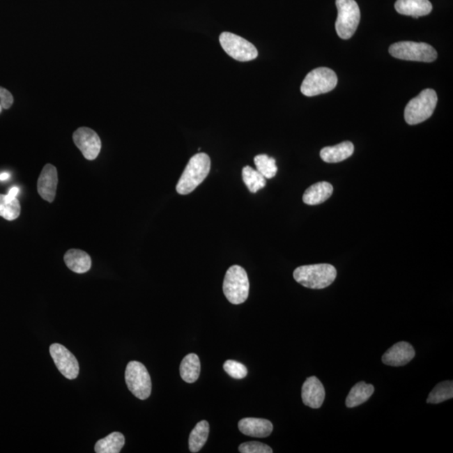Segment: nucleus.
<instances>
[{
    "instance_id": "obj_1",
    "label": "nucleus",
    "mask_w": 453,
    "mask_h": 453,
    "mask_svg": "<svg viewBox=\"0 0 453 453\" xmlns=\"http://www.w3.org/2000/svg\"><path fill=\"white\" fill-rule=\"evenodd\" d=\"M211 169V160L205 153L193 155L176 185V192L181 195L191 192L207 178Z\"/></svg>"
},
{
    "instance_id": "obj_2",
    "label": "nucleus",
    "mask_w": 453,
    "mask_h": 453,
    "mask_svg": "<svg viewBox=\"0 0 453 453\" xmlns=\"http://www.w3.org/2000/svg\"><path fill=\"white\" fill-rule=\"evenodd\" d=\"M293 277L296 282L309 289L320 290L332 285L337 277V270L329 263L303 266L296 268Z\"/></svg>"
},
{
    "instance_id": "obj_3",
    "label": "nucleus",
    "mask_w": 453,
    "mask_h": 453,
    "mask_svg": "<svg viewBox=\"0 0 453 453\" xmlns=\"http://www.w3.org/2000/svg\"><path fill=\"white\" fill-rule=\"evenodd\" d=\"M224 293L229 302L234 305L244 303L249 298V282L244 268L233 266L226 272Z\"/></svg>"
},
{
    "instance_id": "obj_4",
    "label": "nucleus",
    "mask_w": 453,
    "mask_h": 453,
    "mask_svg": "<svg viewBox=\"0 0 453 453\" xmlns=\"http://www.w3.org/2000/svg\"><path fill=\"white\" fill-rule=\"evenodd\" d=\"M438 100V94L433 89L422 91L406 107L405 119L408 125H418L429 118L434 112Z\"/></svg>"
},
{
    "instance_id": "obj_5",
    "label": "nucleus",
    "mask_w": 453,
    "mask_h": 453,
    "mask_svg": "<svg viewBox=\"0 0 453 453\" xmlns=\"http://www.w3.org/2000/svg\"><path fill=\"white\" fill-rule=\"evenodd\" d=\"M337 19L335 28L341 39L348 40L355 33L360 22V10L355 0H336Z\"/></svg>"
},
{
    "instance_id": "obj_6",
    "label": "nucleus",
    "mask_w": 453,
    "mask_h": 453,
    "mask_svg": "<svg viewBox=\"0 0 453 453\" xmlns=\"http://www.w3.org/2000/svg\"><path fill=\"white\" fill-rule=\"evenodd\" d=\"M337 77L332 69L318 68L309 72L300 86V92L307 97L320 95L336 88Z\"/></svg>"
},
{
    "instance_id": "obj_7",
    "label": "nucleus",
    "mask_w": 453,
    "mask_h": 453,
    "mask_svg": "<svg viewBox=\"0 0 453 453\" xmlns=\"http://www.w3.org/2000/svg\"><path fill=\"white\" fill-rule=\"evenodd\" d=\"M390 55L394 59L431 63L438 59V53L431 45L413 41H401L390 45Z\"/></svg>"
},
{
    "instance_id": "obj_8",
    "label": "nucleus",
    "mask_w": 453,
    "mask_h": 453,
    "mask_svg": "<svg viewBox=\"0 0 453 453\" xmlns=\"http://www.w3.org/2000/svg\"><path fill=\"white\" fill-rule=\"evenodd\" d=\"M125 381L130 392L141 401L150 397L152 384L146 366L137 361H131L125 370Z\"/></svg>"
},
{
    "instance_id": "obj_9",
    "label": "nucleus",
    "mask_w": 453,
    "mask_h": 453,
    "mask_svg": "<svg viewBox=\"0 0 453 453\" xmlns=\"http://www.w3.org/2000/svg\"><path fill=\"white\" fill-rule=\"evenodd\" d=\"M220 41L227 54L233 59L249 61L257 59L256 47L241 36L230 32H222L220 36Z\"/></svg>"
},
{
    "instance_id": "obj_10",
    "label": "nucleus",
    "mask_w": 453,
    "mask_h": 453,
    "mask_svg": "<svg viewBox=\"0 0 453 453\" xmlns=\"http://www.w3.org/2000/svg\"><path fill=\"white\" fill-rule=\"evenodd\" d=\"M50 353L57 369L68 380H75L79 374V364L73 354L67 348L59 344H53Z\"/></svg>"
},
{
    "instance_id": "obj_11",
    "label": "nucleus",
    "mask_w": 453,
    "mask_h": 453,
    "mask_svg": "<svg viewBox=\"0 0 453 453\" xmlns=\"http://www.w3.org/2000/svg\"><path fill=\"white\" fill-rule=\"evenodd\" d=\"M73 141L86 160H95L100 153L102 143L100 136L89 128L82 127L74 132Z\"/></svg>"
},
{
    "instance_id": "obj_12",
    "label": "nucleus",
    "mask_w": 453,
    "mask_h": 453,
    "mask_svg": "<svg viewBox=\"0 0 453 453\" xmlns=\"http://www.w3.org/2000/svg\"><path fill=\"white\" fill-rule=\"evenodd\" d=\"M59 175L53 164H47L43 169L37 183V190L41 197L49 203L55 200Z\"/></svg>"
},
{
    "instance_id": "obj_13",
    "label": "nucleus",
    "mask_w": 453,
    "mask_h": 453,
    "mask_svg": "<svg viewBox=\"0 0 453 453\" xmlns=\"http://www.w3.org/2000/svg\"><path fill=\"white\" fill-rule=\"evenodd\" d=\"M415 355L413 345L406 341H399L387 350L382 356V362L385 364L399 367L410 362Z\"/></svg>"
},
{
    "instance_id": "obj_14",
    "label": "nucleus",
    "mask_w": 453,
    "mask_h": 453,
    "mask_svg": "<svg viewBox=\"0 0 453 453\" xmlns=\"http://www.w3.org/2000/svg\"><path fill=\"white\" fill-rule=\"evenodd\" d=\"M302 399L305 406L318 409L325 399L324 387L318 378L312 376L307 378L302 388Z\"/></svg>"
},
{
    "instance_id": "obj_15",
    "label": "nucleus",
    "mask_w": 453,
    "mask_h": 453,
    "mask_svg": "<svg viewBox=\"0 0 453 453\" xmlns=\"http://www.w3.org/2000/svg\"><path fill=\"white\" fill-rule=\"evenodd\" d=\"M238 429L246 436L263 438L272 433L273 425L266 419L244 418L238 422Z\"/></svg>"
},
{
    "instance_id": "obj_16",
    "label": "nucleus",
    "mask_w": 453,
    "mask_h": 453,
    "mask_svg": "<svg viewBox=\"0 0 453 453\" xmlns=\"http://www.w3.org/2000/svg\"><path fill=\"white\" fill-rule=\"evenodd\" d=\"M399 14L419 18L429 15L432 6L429 0H397L394 5Z\"/></svg>"
},
{
    "instance_id": "obj_17",
    "label": "nucleus",
    "mask_w": 453,
    "mask_h": 453,
    "mask_svg": "<svg viewBox=\"0 0 453 453\" xmlns=\"http://www.w3.org/2000/svg\"><path fill=\"white\" fill-rule=\"evenodd\" d=\"M64 261L68 269L77 274L86 273L92 266L89 254L80 249H69L64 255Z\"/></svg>"
},
{
    "instance_id": "obj_18",
    "label": "nucleus",
    "mask_w": 453,
    "mask_h": 453,
    "mask_svg": "<svg viewBox=\"0 0 453 453\" xmlns=\"http://www.w3.org/2000/svg\"><path fill=\"white\" fill-rule=\"evenodd\" d=\"M353 144L350 141H344L335 146L323 148L320 152V156L325 162L339 163L349 158L353 154Z\"/></svg>"
},
{
    "instance_id": "obj_19",
    "label": "nucleus",
    "mask_w": 453,
    "mask_h": 453,
    "mask_svg": "<svg viewBox=\"0 0 453 453\" xmlns=\"http://www.w3.org/2000/svg\"><path fill=\"white\" fill-rule=\"evenodd\" d=\"M333 192L332 185L327 181H321L312 185L305 192L302 199L304 204L314 206L326 201Z\"/></svg>"
},
{
    "instance_id": "obj_20",
    "label": "nucleus",
    "mask_w": 453,
    "mask_h": 453,
    "mask_svg": "<svg viewBox=\"0 0 453 453\" xmlns=\"http://www.w3.org/2000/svg\"><path fill=\"white\" fill-rule=\"evenodd\" d=\"M201 373V362L195 353L188 354L181 361L180 374L185 382L192 384L199 380Z\"/></svg>"
},
{
    "instance_id": "obj_21",
    "label": "nucleus",
    "mask_w": 453,
    "mask_h": 453,
    "mask_svg": "<svg viewBox=\"0 0 453 453\" xmlns=\"http://www.w3.org/2000/svg\"><path fill=\"white\" fill-rule=\"evenodd\" d=\"M374 392V387L372 385L366 384L364 382L358 383L354 385L346 399V406L348 408H354L365 403L372 397Z\"/></svg>"
},
{
    "instance_id": "obj_22",
    "label": "nucleus",
    "mask_w": 453,
    "mask_h": 453,
    "mask_svg": "<svg viewBox=\"0 0 453 453\" xmlns=\"http://www.w3.org/2000/svg\"><path fill=\"white\" fill-rule=\"evenodd\" d=\"M125 444V436L121 432H113L106 438L98 440L95 445L97 453H119Z\"/></svg>"
},
{
    "instance_id": "obj_23",
    "label": "nucleus",
    "mask_w": 453,
    "mask_h": 453,
    "mask_svg": "<svg viewBox=\"0 0 453 453\" xmlns=\"http://www.w3.org/2000/svg\"><path fill=\"white\" fill-rule=\"evenodd\" d=\"M210 427L207 421H201L193 428L189 436V449L191 452H199L207 443Z\"/></svg>"
},
{
    "instance_id": "obj_24",
    "label": "nucleus",
    "mask_w": 453,
    "mask_h": 453,
    "mask_svg": "<svg viewBox=\"0 0 453 453\" xmlns=\"http://www.w3.org/2000/svg\"><path fill=\"white\" fill-rule=\"evenodd\" d=\"M20 210L17 197L0 194V216L8 221H13L19 217Z\"/></svg>"
},
{
    "instance_id": "obj_25",
    "label": "nucleus",
    "mask_w": 453,
    "mask_h": 453,
    "mask_svg": "<svg viewBox=\"0 0 453 453\" xmlns=\"http://www.w3.org/2000/svg\"><path fill=\"white\" fill-rule=\"evenodd\" d=\"M243 181L250 192L256 193L266 187V179L257 170L247 166L242 171Z\"/></svg>"
},
{
    "instance_id": "obj_26",
    "label": "nucleus",
    "mask_w": 453,
    "mask_h": 453,
    "mask_svg": "<svg viewBox=\"0 0 453 453\" xmlns=\"http://www.w3.org/2000/svg\"><path fill=\"white\" fill-rule=\"evenodd\" d=\"M453 397L452 381H444L436 385L427 398V403L440 404Z\"/></svg>"
},
{
    "instance_id": "obj_27",
    "label": "nucleus",
    "mask_w": 453,
    "mask_h": 453,
    "mask_svg": "<svg viewBox=\"0 0 453 453\" xmlns=\"http://www.w3.org/2000/svg\"><path fill=\"white\" fill-rule=\"evenodd\" d=\"M257 171L265 177L266 179H271L277 175L278 168L275 164V160L267 155H259L254 159Z\"/></svg>"
},
{
    "instance_id": "obj_28",
    "label": "nucleus",
    "mask_w": 453,
    "mask_h": 453,
    "mask_svg": "<svg viewBox=\"0 0 453 453\" xmlns=\"http://www.w3.org/2000/svg\"><path fill=\"white\" fill-rule=\"evenodd\" d=\"M225 372L236 380H241L248 374L245 365L234 360H227L224 364Z\"/></svg>"
},
{
    "instance_id": "obj_29",
    "label": "nucleus",
    "mask_w": 453,
    "mask_h": 453,
    "mask_svg": "<svg viewBox=\"0 0 453 453\" xmlns=\"http://www.w3.org/2000/svg\"><path fill=\"white\" fill-rule=\"evenodd\" d=\"M238 451L241 453H272L271 447L268 445L259 442L245 443L238 447Z\"/></svg>"
},
{
    "instance_id": "obj_30",
    "label": "nucleus",
    "mask_w": 453,
    "mask_h": 453,
    "mask_svg": "<svg viewBox=\"0 0 453 453\" xmlns=\"http://www.w3.org/2000/svg\"><path fill=\"white\" fill-rule=\"evenodd\" d=\"M14 98L10 91L0 86V104L3 109H9L13 105Z\"/></svg>"
},
{
    "instance_id": "obj_31",
    "label": "nucleus",
    "mask_w": 453,
    "mask_h": 453,
    "mask_svg": "<svg viewBox=\"0 0 453 453\" xmlns=\"http://www.w3.org/2000/svg\"><path fill=\"white\" fill-rule=\"evenodd\" d=\"M20 193V188L18 187H13L10 189L9 191V193H8V195L13 197H17Z\"/></svg>"
},
{
    "instance_id": "obj_32",
    "label": "nucleus",
    "mask_w": 453,
    "mask_h": 453,
    "mask_svg": "<svg viewBox=\"0 0 453 453\" xmlns=\"http://www.w3.org/2000/svg\"><path fill=\"white\" fill-rule=\"evenodd\" d=\"M10 178V174L8 172L0 173V181H5Z\"/></svg>"
},
{
    "instance_id": "obj_33",
    "label": "nucleus",
    "mask_w": 453,
    "mask_h": 453,
    "mask_svg": "<svg viewBox=\"0 0 453 453\" xmlns=\"http://www.w3.org/2000/svg\"><path fill=\"white\" fill-rule=\"evenodd\" d=\"M2 109H3V107H2L1 104H0V114H1Z\"/></svg>"
}]
</instances>
